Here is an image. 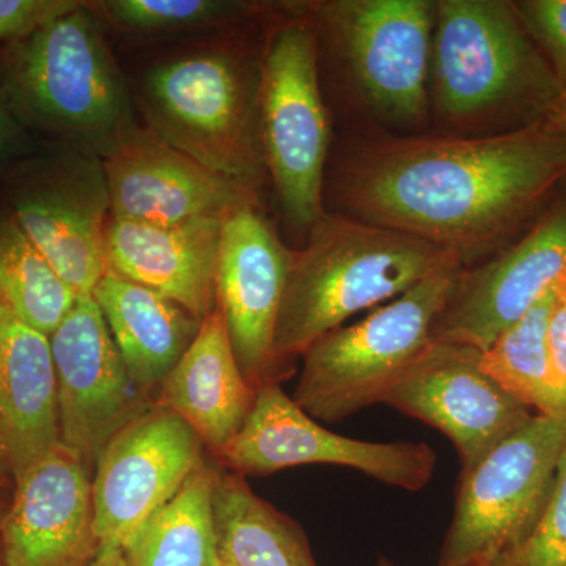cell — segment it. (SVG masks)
I'll return each mask as SVG.
<instances>
[{
    "label": "cell",
    "mask_w": 566,
    "mask_h": 566,
    "mask_svg": "<svg viewBox=\"0 0 566 566\" xmlns=\"http://www.w3.org/2000/svg\"><path fill=\"white\" fill-rule=\"evenodd\" d=\"M565 182L566 126L553 114L515 132L365 140L342 159L334 188L342 214L471 268L526 232Z\"/></svg>",
    "instance_id": "obj_1"
},
{
    "label": "cell",
    "mask_w": 566,
    "mask_h": 566,
    "mask_svg": "<svg viewBox=\"0 0 566 566\" xmlns=\"http://www.w3.org/2000/svg\"><path fill=\"white\" fill-rule=\"evenodd\" d=\"M0 93L43 147L106 159L140 126L132 85L85 0L0 46Z\"/></svg>",
    "instance_id": "obj_2"
},
{
    "label": "cell",
    "mask_w": 566,
    "mask_h": 566,
    "mask_svg": "<svg viewBox=\"0 0 566 566\" xmlns=\"http://www.w3.org/2000/svg\"><path fill=\"white\" fill-rule=\"evenodd\" d=\"M553 70L506 0H438L430 99L463 136L515 132L564 98Z\"/></svg>",
    "instance_id": "obj_3"
},
{
    "label": "cell",
    "mask_w": 566,
    "mask_h": 566,
    "mask_svg": "<svg viewBox=\"0 0 566 566\" xmlns=\"http://www.w3.org/2000/svg\"><path fill=\"white\" fill-rule=\"evenodd\" d=\"M457 262L455 253L428 241L324 211L307 244L293 251L286 277L274 338L283 378L323 335Z\"/></svg>",
    "instance_id": "obj_4"
},
{
    "label": "cell",
    "mask_w": 566,
    "mask_h": 566,
    "mask_svg": "<svg viewBox=\"0 0 566 566\" xmlns=\"http://www.w3.org/2000/svg\"><path fill=\"white\" fill-rule=\"evenodd\" d=\"M262 57L223 43L174 55L144 71L133 93L145 128L212 172L260 192Z\"/></svg>",
    "instance_id": "obj_5"
},
{
    "label": "cell",
    "mask_w": 566,
    "mask_h": 566,
    "mask_svg": "<svg viewBox=\"0 0 566 566\" xmlns=\"http://www.w3.org/2000/svg\"><path fill=\"white\" fill-rule=\"evenodd\" d=\"M460 262L423 279L363 322L323 335L303 354L294 403L315 420L335 423L387 395L431 345V327L455 289Z\"/></svg>",
    "instance_id": "obj_6"
},
{
    "label": "cell",
    "mask_w": 566,
    "mask_h": 566,
    "mask_svg": "<svg viewBox=\"0 0 566 566\" xmlns=\"http://www.w3.org/2000/svg\"><path fill=\"white\" fill-rule=\"evenodd\" d=\"M268 31L260 77L264 169L286 221L308 230L326 211L329 115L319 81V44L305 3Z\"/></svg>",
    "instance_id": "obj_7"
},
{
    "label": "cell",
    "mask_w": 566,
    "mask_h": 566,
    "mask_svg": "<svg viewBox=\"0 0 566 566\" xmlns=\"http://www.w3.org/2000/svg\"><path fill=\"white\" fill-rule=\"evenodd\" d=\"M565 449L566 416L534 415L463 469L438 566H504L545 512Z\"/></svg>",
    "instance_id": "obj_8"
},
{
    "label": "cell",
    "mask_w": 566,
    "mask_h": 566,
    "mask_svg": "<svg viewBox=\"0 0 566 566\" xmlns=\"http://www.w3.org/2000/svg\"><path fill=\"white\" fill-rule=\"evenodd\" d=\"M319 46L329 48L368 109L395 126L430 112L433 0L305 2Z\"/></svg>",
    "instance_id": "obj_9"
},
{
    "label": "cell",
    "mask_w": 566,
    "mask_h": 566,
    "mask_svg": "<svg viewBox=\"0 0 566 566\" xmlns=\"http://www.w3.org/2000/svg\"><path fill=\"white\" fill-rule=\"evenodd\" d=\"M0 200L80 297L106 274L112 207L103 159L41 147L0 177Z\"/></svg>",
    "instance_id": "obj_10"
},
{
    "label": "cell",
    "mask_w": 566,
    "mask_h": 566,
    "mask_svg": "<svg viewBox=\"0 0 566 566\" xmlns=\"http://www.w3.org/2000/svg\"><path fill=\"white\" fill-rule=\"evenodd\" d=\"M214 457L241 476L271 475L294 465H342L409 493L428 486L438 461L423 442H368L334 433L294 403L279 382L256 390L243 428Z\"/></svg>",
    "instance_id": "obj_11"
},
{
    "label": "cell",
    "mask_w": 566,
    "mask_h": 566,
    "mask_svg": "<svg viewBox=\"0 0 566 566\" xmlns=\"http://www.w3.org/2000/svg\"><path fill=\"white\" fill-rule=\"evenodd\" d=\"M566 274V182L531 227L504 251L463 268L431 327V342L485 352Z\"/></svg>",
    "instance_id": "obj_12"
},
{
    "label": "cell",
    "mask_w": 566,
    "mask_h": 566,
    "mask_svg": "<svg viewBox=\"0 0 566 566\" xmlns=\"http://www.w3.org/2000/svg\"><path fill=\"white\" fill-rule=\"evenodd\" d=\"M50 342L61 444L93 474L111 439L155 401L134 385L92 296L77 300Z\"/></svg>",
    "instance_id": "obj_13"
},
{
    "label": "cell",
    "mask_w": 566,
    "mask_h": 566,
    "mask_svg": "<svg viewBox=\"0 0 566 566\" xmlns=\"http://www.w3.org/2000/svg\"><path fill=\"white\" fill-rule=\"evenodd\" d=\"M203 447L191 424L158 405L122 428L93 472L99 547L125 549L203 460Z\"/></svg>",
    "instance_id": "obj_14"
},
{
    "label": "cell",
    "mask_w": 566,
    "mask_h": 566,
    "mask_svg": "<svg viewBox=\"0 0 566 566\" xmlns=\"http://www.w3.org/2000/svg\"><path fill=\"white\" fill-rule=\"evenodd\" d=\"M292 256L260 203L238 208L223 221L216 305L238 367L256 390L283 379L274 338Z\"/></svg>",
    "instance_id": "obj_15"
},
{
    "label": "cell",
    "mask_w": 566,
    "mask_h": 566,
    "mask_svg": "<svg viewBox=\"0 0 566 566\" xmlns=\"http://www.w3.org/2000/svg\"><path fill=\"white\" fill-rule=\"evenodd\" d=\"M385 403L444 433L463 469L534 416L485 374L482 349L444 342H431Z\"/></svg>",
    "instance_id": "obj_16"
},
{
    "label": "cell",
    "mask_w": 566,
    "mask_h": 566,
    "mask_svg": "<svg viewBox=\"0 0 566 566\" xmlns=\"http://www.w3.org/2000/svg\"><path fill=\"white\" fill-rule=\"evenodd\" d=\"M99 551L91 474L57 444L14 476L0 523L3 566H91Z\"/></svg>",
    "instance_id": "obj_17"
},
{
    "label": "cell",
    "mask_w": 566,
    "mask_h": 566,
    "mask_svg": "<svg viewBox=\"0 0 566 566\" xmlns=\"http://www.w3.org/2000/svg\"><path fill=\"white\" fill-rule=\"evenodd\" d=\"M111 193V218L180 223L227 218L260 203V192L212 172L140 125L103 159Z\"/></svg>",
    "instance_id": "obj_18"
},
{
    "label": "cell",
    "mask_w": 566,
    "mask_h": 566,
    "mask_svg": "<svg viewBox=\"0 0 566 566\" xmlns=\"http://www.w3.org/2000/svg\"><path fill=\"white\" fill-rule=\"evenodd\" d=\"M223 221L159 226L111 218L104 237L107 271L169 297L203 322L216 307Z\"/></svg>",
    "instance_id": "obj_19"
},
{
    "label": "cell",
    "mask_w": 566,
    "mask_h": 566,
    "mask_svg": "<svg viewBox=\"0 0 566 566\" xmlns=\"http://www.w3.org/2000/svg\"><path fill=\"white\" fill-rule=\"evenodd\" d=\"M57 444V379L50 337L0 300V455L14 479Z\"/></svg>",
    "instance_id": "obj_20"
},
{
    "label": "cell",
    "mask_w": 566,
    "mask_h": 566,
    "mask_svg": "<svg viewBox=\"0 0 566 566\" xmlns=\"http://www.w3.org/2000/svg\"><path fill=\"white\" fill-rule=\"evenodd\" d=\"M256 389L241 374L218 305L203 319L180 363L159 387L155 405L186 420L216 452L243 428Z\"/></svg>",
    "instance_id": "obj_21"
},
{
    "label": "cell",
    "mask_w": 566,
    "mask_h": 566,
    "mask_svg": "<svg viewBox=\"0 0 566 566\" xmlns=\"http://www.w3.org/2000/svg\"><path fill=\"white\" fill-rule=\"evenodd\" d=\"M134 385L159 389L180 363L202 319L147 286L107 271L92 294Z\"/></svg>",
    "instance_id": "obj_22"
},
{
    "label": "cell",
    "mask_w": 566,
    "mask_h": 566,
    "mask_svg": "<svg viewBox=\"0 0 566 566\" xmlns=\"http://www.w3.org/2000/svg\"><path fill=\"white\" fill-rule=\"evenodd\" d=\"M214 517L221 566H316L303 527L222 465Z\"/></svg>",
    "instance_id": "obj_23"
},
{
    "label": "cell",
    "mask_w": 566,
    "mask_h": 566,
    "mask_svg": "<svg viewBox=\"0 0 566 566\" xmlns=\"http://www.w3.org/2000/svg\"><path fill=\"white\" fill-rule=\"evenodd\" d=\"M221 464L203 460L123 549L128 566H221L214 488Z\"/></svg>",
    "instance_id": "obj_24"
},
{
    "label": "cell",
    "mask_w": 566,
    "mask_h": 566,
    "mask_svg": "<svg viewBox=\"0 0 566 566\" xmlns=\"http://www.w3.org/2000/svg\"><path fill=\"white\" fill-rule=\"evenodd\" d=\"M0 300L51 337L80 296L0 205Z\"/></svg>",
    "instance_id": "obj_25"
},
{
    "label": "cell",
    "mask_w": 566,
    "mask_h": 566,
    "mask_svg": "<svg viewBox=\"0 0 566 566\" xmlns=\"http://www.w3.org/2000/svg\"><path fill=\"white\" fill-rule=\"evenodd\" d=\"M554 286L482 352V368L506 394L536 415L557 417L551 370L549 327Z\"/></svg>",
    "instance_id": "obj_26"
},
{
    "label": "cell",
    "mask_w": 566,
    "mask_h": 566,
    "mask_svg": "<svg viewBox=\"0 0 566 566\" xmlns=\"http://www.w3.org/2000/svg\"><path fill=\"white\" fill-rule=\"evenodd\" d=\"M87 7L106 31L134 39L216 31L268 10V3L241 0H88Z\"/></svg>",
    "instance_id": "obj_27"
},
{
    "label": "cell",
    "mask_w": 566,
    "mask_h": 566,
    "mask_svg": "<svg viewBox=\"0 0 566 566\" xmlns=\"http://www.w3.org/2000/svg\"><path fill=\"white\" fill-rule=\"evenodd\" d=\"M504 566H566V449L545 512Z\"/></svg>",
    "instance_id": "obj_28"
},
{
    "label": "cell",
    "mask_w": 566,
    "mask_h": 566,
    "mask_svg": "<svg viewBox=\"0 0 566 566\" xmlns=\"http://www.w3.org/2000/svg\"><path fill=\"white\" fill-rule=\"evenodd\" d=\"M566 95V0L512 2Z\"/></svg>",
    "instance_id": "obj_29"
},
{
    "label": "cell",
    "mask_w": 566,
    "mask_h": 566,
    "mask_svg": "<svg viewBox=\"0 0 566 566\" xmlns=\"http://www.w3.org/2000/svg\"><path fill=\"white\" fill-rule=\"evenodd\" d=\"M80 3L81 0H0V46L32 35Z\"/></svg>",
    "instance_id": "obj_30"
},
{
    "label": "cell",
    "mask_w": 566,
    "mask_h": 566,
    "mask_svg": "<svg viewBox=\"0 0 566 566\" xmlns=\"http://www.w3.org/2000/svg\"><path fill=\"white\" fill-rule=\"evenodd\" d=\"M547 340L557 416H566V274L554 285Z\"/></svg>",
    "instance_id": "obj_31"
},
{
    "label": "cell",
    "mask_w": 566,
    "mask_h": 566,
    "mask_svg": "<svg viewBox=\"0 0 566 566\" xmlns=\"http://www.w3.org/2000/svg\"><path fill=\"white\" fill-rule=\"evenodd\" d=\"M41 147L43 145L14 117L0 93V177Z\"/></svg>",
    "instance_id": "obj_32"
},
{
    "label": "cell",
    "mask_w": 566,
    "mask_h": 566,
    "mask_svg": "<svg viewBox=\"0 0 566 566\" xmlns=\"http://www.w3.org/2000/svg\"><path fill=\"white\" fill-rule=\"evenodd\" d=\"M13 474H11L7 461L3 460L2 455H0V523H2L7 510H9L11 494H13Z\"/></svg>",
    "instance_id": "obj_33"
},
{
    "label": "cell",
    "mask_w": 566,
    "mask_h": 566,
    "mask_svg": "<svg viewBox=\"0 0 566 566\" xmlns=\"http://www.w3.org/2000/svg\"><path fill=\"white\" fill-rule=\"evenodd\" d=\"M91 566H128L125 554L118 547H99L98 554L93 558Z\"/></svg>",
    "instance_id": "obj_34"
},
{
    "label": "cell",
    "mask_w": 566,
    "mask_h": 566,
    "mask_svg": "<svg viewBox=\"0 0 566 566\" xmlns=\"http://www.w3.org/2000/svg\"><path fill=\"white\" fill-rule=\"evenodd\" d=\"M554 115L564 123L566 126V95H564V98L560 99V103H558L557 109L554 111Z\"/></svg>",
    "instance_id": "obj_35"
},
{
    "label": "cell",
    "mask_w": 566,
    "mask_h": 566,
    "mask_svg": "<svg viewBox=\"0 0 566 566\" xmlns=\"http://www.w3.org/2000/svg\"><path fill=\"white\" fill-rule=\"evenodd\" d=\"M375 566H395V565L392 564V562L387 560V558L381 557V558H379L378 564H376Z\"/></svg>",
    "instance_id": "obj_36"
},
{
    "label": "cell",
    "mask_w": 566,
    "mask_h": 566,
    "mask_svg": "<svg viewBox=\"0 0 566 566\" xmlns=\"http://www.w3.org/2000/svg\"><path fill=\"white\" fill-rule=\"evenodd\" d=\"M0 566H3V564H2V557H0Z\"/></svg>",
    "instance_id": "obj_37"
}]
</instances>
